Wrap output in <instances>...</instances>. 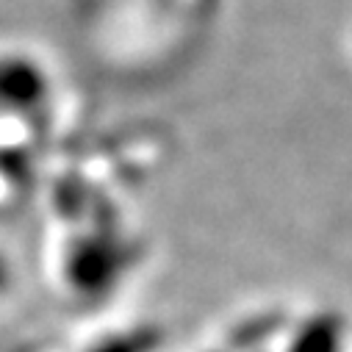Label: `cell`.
Masks as SVG:
<instances>
[{"label": "cell", "instance_id": "6da1fadb", "mask_svg": "<svg viewBox=\"0 0 352 352\" xmlns=\"http://www.w3.org/2000/svg\"><path fill=\"white\" fill-rule=\"evenodd\" d=\"M0 255H3V252H0ZM3 275H6L3 272V258H0V283H3Z\"/></svg>", "mask_w": 352, "mask_h": 352}]
</instances>
